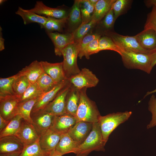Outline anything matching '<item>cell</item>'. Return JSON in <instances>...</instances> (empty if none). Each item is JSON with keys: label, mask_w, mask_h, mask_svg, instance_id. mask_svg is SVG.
I'll return each mask as SVG.
<instances>
[{"label": "cell", "mask_w": 156, "mask_h": 156, "mask_svg": "<svg viewBox=\"0 0 156 156\" xmlns=\"http://www.w3.org/2000/svg\"><path fill=\"white\" fill-rule=\"evenodd\" d=\"M54 46V52L57 56L62 55L63 49L68 45L74 43L72 32L62 34L57 32H47Z\"/></svg>", "instance_id": "obj_12"}, {"label": "cell", "mask_w": 156, "mask_h": 156, "mask_svg": "<svg viewBox=\"0 0 156 156\" xmlns=\"http://www.w3.org/2000/svg\"><path fill=\"white\" fill-rule=\"evenodd\" d=\"M111 38L121 51L148 54L150 51L146 50L140 45L134 36H123L114 31L105 35Z\"/></svg>", "instance_id": "obj_6"}, {"label": "cell", "mask_w": 156, "mask_h": 156, "mask_svg": "<svg viewBox=\"0 0 156 156\" xmlns=\"http://www.w3.org/2000/svg\"><path fill=\"white\" fill-rule=\"evenodd\" d=\"M134 36L140 46L144 49L150 51L156 47V31L154 29H144Z\"/></svg>", "instance_id": "obj_19"}, {"label": "cell", "mask_w": 156, "mask_h": 156, "mask_svg": "<svg viewBox=\"0 0 156 156\" xmlns=\"http://www.w3.org/2000/svg\"><path fill=\"white\" fill-rule=\"evenodd\" d=\"M10 121L5 119L0 116V132L5 128Z\"/></svg>", "instance_id": "obj_45"}, {"label": "cell", "mask_w": 156, "mask_h": 156, "mask_svg": "<svg viewBox=\"0 0 156 156\" xmlns=\"http://www.w3.org/2000/svg\"><path fill=\"white\" fill-rule=\"evenodd\" d=\"M71 84L69 82L58 93L55 98L44 109L47 112L55 116L66 113V98Z\"/></svg>", "instance_id": "obj_10"}, {"label": "cell", "mask_w": 156, "mask_h": 156, "mask_svg": "<svg viewBox=\"0 0 156 156\" xmlns=\"http://www.w3.org/2000/svg\"><path fill=\"white\" fill-rule=\"evenodd\" d=\"M116 0H98L95 5L92 19L97 23L108 12Z\"/></svg>", "instance_id": "obj_26"}, {"label": "cell", "mask_w": 156, "mask_h": 156, "mask_svg": "<svg viewBox=\"0 0 156 156\" xmlns=\"http://www.w3.org/2000/svg\"><path fill=\"white\" fill-rule=\"evenodd\" d=\"M152 28L156 31V7H152L151 11L147 15L144 29Z\"/></svg>", "instance_id": "obj_42"}, {"label": "cell", "mask_w": 156, "mask_h": 156, "mask_svg": "<svg viewBox=\"0 0 156 156\" xmlns=\"http://www.w3.org/2000/svg\"><path fill=\"white\" fill-rule=\"evenodd\" d=\"M6 1V0H0V5H2V4H3L4 2H5Z\"/></svg>", "instance_id": "obj_52"}, {"label": "cell", "mask_w": 156, "mask_h": 156, "mask_svg": "<svg viewBox=\"0 0 156 156\" xmlns=\"http://www.w3.org/2000/svg\"><path fill=\"white\" fill-rule=\"evenodd\" d=\"M18 103L15 95L0 96V116L5 120H11L18 115Z\"/></svg>", "instance_id": "obj_9"}, {"label": "cell", "mask_w": 156, "mask_h": 156, "mask_svg": "<svg viewBox=\"0 0 156 156\" xmlns=\"http://www.w3.org/2000/svg\"><path fill=\"white\" fill-rule=\"evenodd\" d=\"M29 10L47 17L61 19L68 17V13L66 10L61 8L48 7L41 1H37L34 7Z\"/></svg>", "instance_id": "obj_16"}, {"label": "cell", "mask_w": 156, "mask_h": 156, "mask_svg": "<svg viewBox=\"0 0 156 156\" xmlns=\"http://www.w3.org/2000/svg\"><path fill=\"white\" fill-rule=\"evenodd\" d=\"M144 1L145 4L147 8L156 7V0H148Z\"/></svg>", "instance_id": "obj_46"}, {"label": "cell", "mask_w": 156, "mask_h": 156, "mask_svg": "<svg viewBox=\"0 0 156 156\" xmlns=\"http://www.w3.org/2000/svg\"><path fill=\"white\" fill-rule=\"evenodd\" d=\"M43 93L36 83H30L26 90L18 99L19 102L38 97Z\"/></svg>", "instance_id": "obj_38"}, {"label": "cell", "mask_w": 156, "mask_h": 156, "mask_svg": "<svg viewBox=\"0 0 156 156\" xmlns=\"http://www.w3.org/2000/svg\"><path fill=\"white\" fill-rule=\"evenodd\" d=\"M24 147L21 140L15 135L0 138V154L21 152Z\"/></svg>", "instance_id": "obj_18"}, {"label": "cell", "mask_w": 156, "mask_h": 156, "mask_svg": "<svg viewBox=\"0 0 156 156\" xmlns=\"http://www.w3.org/2000/svg\"><path fill=\"white\" fill-rule=\"evenodd\" d=\"M94 7L88 0H80V8L82 18L80 25L86 24L92 20Z\"/></svg>", "instance_id": "obj_31"}, {"label": "cell", "mask_w": 156, "mask_h": 156, "mask_svg": "<svg viewBox=\"0 0 156 156\" xmlns=\"http://www.w3.org/2000/svg\"><path fill=\"white\" fill-rule=\"evenodd\" d=\"M44 73L41 62L35 60L18 73L25 76L30 83H34Z\"/></svg>", "instance_id": "obj_21"}, {"label": "cell", "mask_w": 156, "mask_h": 156, "mask_svg": "<svg viewBox=\"0 0 156 156\" xmlns=\"http://www.w3.org/2000/svg\"><path fill=\"white\" fill-rule=\"evenodd\" d=\"M15 13L21 17L25 25L37 23L41 27L48 20V17L40 15L29 10H25L20 7H18Z\"/></svg>", "instance_id": "obj_24"}, {"label": "cell", "mask_w": 156, "mask_h": 156, "mask_svg": "<svg viewBox=\"0 0 156 156\" xmlns=\"http://www.w3.org/2000/svg\"><path fill=\"white\" fill-rule=\"evenodd\" d=\"M23 119L20 115H16L10 121L5 128L0 132V138L7 135H15L20 127Z\"/></svg>", "instance_id": "obj_30"}, {"label": "cell", "mask_w": 156, "mask_h": 156, "mask_svg": "<svg viewBox=\"0 0 156 156\" xmlns=\"http://www.w3.org/2000/svg\"><path fill=\"white\" fill-rule=\"evenodd\" d=\"M92 126L93 123H91L78 121L67 133L73 140L80 144L90 134Z\"/></svg>", "instance_id": "obj_17"}, {"label": "cell", "mask_w": 156, "mask_h": 156, "mask_svg": "<svg viewBox=\"0 0 156 156\" xmlns=\"http://www.w3.org/2000/svg\"><path fill=\"white\" fill-rule=\"evenodd\" d=\"M80 2V0L75 1L68 16V25L71 32L76 30L82 23Z\"/></svg>", "instance_id": "obj_25"}, {"label": "cell", "mask_w": 156, "mask_h": 156, "mask_svg": "<svg viewBox=\"0 0 156 156\" xmlns=\"http://www.w3.org/2000/svg\"><path fill=\"white\" fill-rule=\"evenodd\" d=\"M17 73L18 76L13 84L12 90L14 95L18 100L28 87L30 83L25 76Z\"/></svg>", "instance_id": "obj_28"}, {"label": "cell", "mask_w": 156, "mask_h": 156, "mask_svg": "<svg viewBox=\"0 0 156 156\" xmlns=\"http://www.w3.org/2000/svg\"><path fill=\"white\" fill-rule=\"evenodd\" d=\"M100 38L94 40L81 50L78 57L80 59H81L83 57L85 56L87 59H89L91 55L99 52V40Z\"/></svg>", "instance_id": "obj_36"}, {"label": "cell", "mask_w": 156, "mask_h": 156, "mask_svg": "<svg viewBox=\"0 0 156 156\" xmlns=\"http://www.w3.org/2000/svg\"><path fill=\"white\" fill-rule=\"evenodd\" d=\"M106 143L104 141L98 122L93 123L92 129L88 137L80 144L76 156H88L92 152L104 151Z\"/></svg>", "instance_id": "obj_2"}, {"label": "cell", "mask_w": 156, "mask_h": 156, "mask_svg": "<svg viewBox=\"0 0 156 156\" xmlns=\"http://www.w3.org/2000/svg\"><path fill=\"white\" fill-rule=\"evenodd\" d=\"M70 82L79 90L96 86L99 83V79L89 69L84 68L80 72L69 79Z\"/></svg>", "instance_id": "obj_7"}, {"label": "cell", "mask_w": 156, "mask_h": 156, "mask_svg": "<svg viewBox=\"0 0 156 156\" xmlns=\"http://www.w3.org/2000/svg\"><path fill=\"white\" fill-rule=\"evenodd\" d=\"M99 51L104 50L113 51L120 55L121 51L109 36L107 35L102 36L99 40Z\"/></svg>", "instance_id": "obj_40"}, {"label": "cell", "mask_w": 156, "mask_h": 156, "mask_svg": "<svg viewBox=\"0 0 156 156\" xmlns=\"http://www.w3.org/2000/svg\"><path fill=\"white\" fill-rule=\"evenodd\" d=\"M120 55L123 65L127 68L140 70L150 73L152 68L148 53L121 51Z\"/></svg>", "instance_id": "obj_4"}, {"label": "cell", "mask_w": 156, "mask_h": 156, "mask_svg": "<svg viewBox=\"0 0 156 156\" xmlns=\"http://www.w3.org/2000/svg\"><path fill=\"white\" fill-rule=\"evenodd\" d=\"M15 135L20 139L24 146L34 143L38 140L39 136L32 123L23 119Z\"/></svg>", "instance_id": "obj_13"}, {"label": "cell", "mask_w": 156, "mask_h": 156, "mask_svg": "<svg viewBox=\"0 0 156 156\" xmlns=\"http://www.w3.org/2000/svg\"><path fill=\"white\" fill-rule=\"evenodd\" d=\"M36 83L44 93L53 88L57 83L44 72L39 78Z\"/></svg>", "instance_id": "obj_37"}, {"label": "cell", "mask_w": 156, "mask_h": 156, "mask_svg": "<svg viewBox=\"0 0 156 156\" xmlns=\"http://www.w3.org/2000/svg\"><path fill=\"white\" fill-rule=\"evenodd\" d=\"M98 0H88L90 3L92 5L95 6Z\"/></svg>", "instance_id": "obj_51"}, {"label": "cell", "mask_w": 156, "mask_h": 156, "mask_svg": "<svg viewBox=\"0 0 156 156\" xmlns=\"http://www.w3.org/2000/svg\"><path fill=\"white\" fill-rule=\"evenodd\" d=\"M97 23H98L96 22L92 19L88 23L80 25L76 30L72 32L74 42H79Z\"/></svg>", "instance_id": "obj_34"}, {"label": "cell", "mask_w": 156, "mask_h": 156, "mask_svg": "<svg viewBox=\"0 0 156 156\" xmlns=\"http://www.w3.org/2000/svg\"><path fill=\"white\" fill-rule=\"evenodd\" d=\"M133 1L116 0L111 8L113 10L115 20L120 16L126 13L131 8Z\"/></svg>", "instance_id": "obj_32"}, {"label": "cell", "mask_w": 156, "mask_h": 156, "mask_svg": "<svg viewBox=\"0 0 156 156\" xmlns=\"http://www.w3.org/2000/svg\"><path fill=\"white\" fill-rule=\"evenodd\" d=\"M102 35L99 33H88L79 42L80 51L85 46L96 39L101 37Z\"/></svg>", "instance_id": "obj_43"}, {"label": "cell", "mask_w": 156, "mask_h": 156, "mask_svg": "<svg viewBox=\"0 0 156 156\" xmlns=\"http://www.w3.org/2000/svg\"><path fill=\"white\" fill-rule=\"evenodd\" d=\"M80 99V90L71 84L70 87L66 98V113L75 117Z\"/></svg>", "instance_id": "obj_22"}, {"label": "cell", "mask_w": 156, "mask_h": 156, "mask_svg": "<svg viewBox=\"0 0 156 156\" xmlns=\"http://www.w3.org/2000/svg\"><path fill=\"white\" fill-rule=\"evenodd\" d=\"M55 117V116L44 109L31 113L32 124L39 135L44 131L51 128Z\"/></svg>", "instance_id": "obj_8"}, {"label": "cell", "mask_w": 156, "mask_h": 156, "mask_svg": "<svg viewBox=\"0 0 156 156\" xmlns=\"http://www.w3.org/2000/svg\"><path fill=\"white\" fill-rule=\"evenodd\" d=\"M132 112L126 111L109 114L104 116H101L98 123L100 126L103 140L106 143L111 133L119 125L125 122L129 118Z\"/></svg>", "instance_id": "obj_3"}, {"label": "cell", "mask_w": 156, "mask_h": 156, "mask_svg": "<svg viewBox=\"0 0 156 156\" xmlns=\"http://www.w3.org/2000/svg\"><path fill=\"white\" fill-rule=\"evenodd\" d=\"M62 135L55 132L51 128L42 133L39 135L38 139L41 149L48 153L55 149Z\"/></svg>", "instance_id": "obj_14"}, {"label": "cell", "mask_w": 156, "mask_h": 156, "mask_svg": "<svg viewBox=\"0 0 156 156\" xmlns=\"http://www.w3.org/2000/svg\"><path fill=\"white\" fill-rule=\"evenodd\" d=\"M18 76L17 73L7 78H0V96L14 95L12 90V85Z\"/></svg>", "instance_id": "obj_35"}, {"label": "cell", "mask_w": 156, "mask_h": 156, "mask_svg": "<svg viewBox=\"0 0 156 156\" xmlns=\"http://www.w3.org/2000/svg\"><path fill=\"white\" fill-rule=\"evenodd\" d=\"M101 21V22H100L103 35H105L110 32L114 31V26L116 20L114 11L112 8Z\"/></svg>", "instance_id": "obj_39"}, {"label": "cell", "mask_w": 156, "mask_h": 156, "mask_svg": "<svg viewBox=\"0 0 156 156\" xmlns=\"http://www.w3.org/2000/svg\"><path fill=\"white\" fill-rule=\"evenodd\" d=\"M38 97L19 102L18 115L21 116L25 121L32 123L31 114Z\"/></svg>", "instance_id": "obj_27"}, {"label": "cell", "mask_w": 156, "mask_h": 156, "mask_svg": "<svg viewBox=\"0 0 156 156\" xmlns=\"http://www.w3.org/2000/svg\"><path fill=\"white\" fill-rule=\"evenodd\" d=\"M155 92H156V88L152 91H148L144 96V98L146 97L147 96L151 94H153V93Z\"/></svg>", "instance_id": "obj_50"}, {"label": "cell", "mask_w": 156, "mask_h": 156, "mask_svg": "<svg viewBox=\"0 0 156 156\" xmlns=\"http://www.w3.org/2000/svg\"><path fill=\"white\" fill-rule=\"evenodd\" d=\"M2 29L1 27H0V51L3 50L5 49L4 42V39L3 37L2 34Z\"/></svg>", "instance_id": "obj_47"}, {"label": "cell", "mask_w": 156, "mask_h": 156, "mask_svg": "<svg viewBox=\"0 0 156 156\" xmlns=\"http://www.w3.org/2000/svg\"><path fill=\"white\" fill-rule=\"evenodd\" d=\"M148 109L152 114V119L147 125V128L149 129L156 126V97L153 94L148 103Z\"/></svg>", "instance_id": "obj_41"}, {"label": "cell", "mask_w": 156, "mask_h": 156, "mask_svg": "<svg viewBox=\"0 0 156 156\" xmlns=\"http://www.w3.org/2000/svg\"><path fill=\"white\" fill-rule=\"evenodd\" d=\"M87 89L84 88L80 90V101L75 117L77 121L98 122L101 115L95 103L88 96Z\"/></svg>", "instance_id": "obj_1"}, {"label": "cell", "mask_w": 156, "mask_h": 156, "mask_svg": "<svg viewBox=\"0 0 156 156\" xmlns=\"http://www.w3.org/2000/svg\"><path fill=\"white\" fill-rule=\"evenodd\" d=\"M68 19V17L61 19L48 17L46 23L41 27L45 29L47 32H53L54 31L61 32Z\"/></svg>", "instance_id": "obj_29"}, {"label": "cell", "mask_w": 156, "mask_h": 156, "mask_svg": "<svg viewBox=\"0 0 156 156\" xmlns=\"http://www.w3.org/2000/svg\"><path fill=\"white\" fill-rule=\"evenodd\" d=\"M77 122L75 117L65 113L55 116L51 129L58 133L62 135L68 133Z\"/></svg>", "instance_id": "obj_15"}, {"label": "cell", "mask_w": 156, "mask_h": 156, "mask_svg": "<svg viewBox=\"0 0 156 156\" xmlns=\"http://www.w3.org/2000/svg\"><path fill=\"white\" fill-rule=\"evenodd\" d=\"M69 82L66 79L57 83L52 89L39 96L31 113L44 109L46 106L56 97L60 91Z\"/></svg>", "instance_id": "obj_11"}, {"label": "cell", "mask_w": 156, "mask_h": 156, "mask_svg": "<svg viewBox=\"0 0 156 156\" xmlns=\"http://www.w3.org/2000/svg\"><path fill=\"white\" fill-rule=\"evenodd\" d=\"M148 54L151 59V66L153 69L156 64V47L150 51Z\"/></svg>", "instance_id": "obj_44"}, {"label": "cell", "mask_w": 156, "mask_h": 156, "mask_svg": "<svg viewBox=\"0 0 156 156\" xmlns=\"http://www.w3.org/2000/svg\"><path fill=\"white\" fill-rule=\"evenodd\" d=\"M79 145L67 133L62 135L55 150L62 156L70 153L75 154Z\"/></svg>", "instance_id": "obj_23"}, {"label": "cell", "mask_w": 156, "mask_h": 156, "mask_svg": "<svg viewBox=\"0 0 156 156\" xmlns=\"http://www.w3.org/2000/svg\"><path fill=\"white\" fill-rule=\"evenodd\" d=\"M55 149L50 152L48 156H62Z\"/></svg>", "instance_id": "obj_49"}, {"label": "cell", "mask_w": 156, "mask_h": 156, "mask_svg": "<svg viewBox=\"0 0 156 156\" xmlns=\"http://www.w3.org/2000/svg\"><path fill=\"white\" fill-rule=\"evenodd\" d=\"M44 72L57 83L67 79L64 71L63 62L51 63L46 61H41Z\"/></svg>", "instance_id": "obj_20"}, {"label": "cell", "mask_w": 156, "mask_h": 156, "mask_svg": "<svg viewBox=\"0 0 156 156\" xmlns=\"http://www.w3.org/2000/svg\"><path fill=\"white\" fill-rule=\"evenodd\" d=\"M80 51L79 43L70 44L63 50V68L66 79H69L80 71L77 64V58Z\"/></svg>", "instance_id": "obj_5"}, {"label": "cell", "mask_w": 156, "mask_h": 156, "mask_svg": "<svg viewBox=\"0 0 156 156\" xmlns=\"http://www.w3.org/2000/svg\"><path fill=\"white\" fill-rule=\"evenodd\" d=\"M49 153L41 149L38 140L32 144L24 146L18 156H48Z\"/></svg>", "instance_id": "obj_33"}, {"label": "cell", "mask_w": 156, "mask_h": 156, "mask_svg": "<svg viewBox=\"0 0 156 156\" xmlns=\"http://www.w3.org/2000/svg\"><path fill=\"white\" fill-rule=\"evenodd\" d=\"M21 152L1 153L0 154V156H18Z\"/></svg>", "instance_id": "obj_48"}]
</instances>
